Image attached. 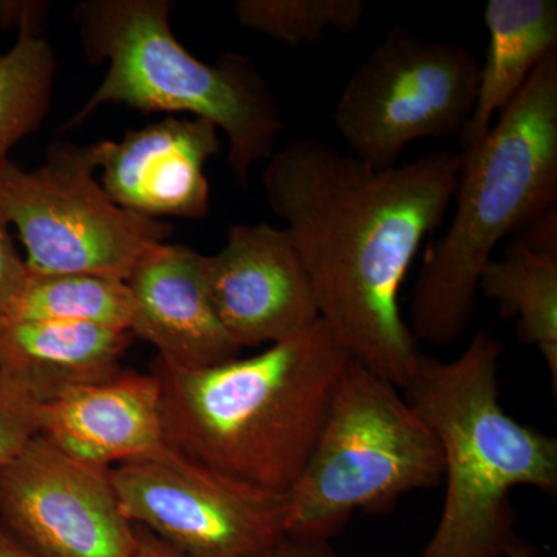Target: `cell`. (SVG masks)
<instances>
[{
    "label": "cell",
    "mask_w": 557,
    "mask_h": 557,
    "mask_svg": "<svg viewBox=\"0 0 557 557\" xmlns=\"http://www.w3.org/2000/svg\"><path fill=\"white\" fill-rule=\"evenodd\" d=\"M101 186L119 207L150 219H203L209 211L205 166L222 150L208 120L168 119L126 131L119 141L87 148Z\"/></svg>",
    "instance_id": "12"
},
{
    "label": "cell",
    "mask_w": 557,
    "mask_h": 557,
    "mask_svg": "<svg viewBox=\"0 0 557 557\" xmlns=\"http://www.w3.org/2000/svg\"><path fill=\"white\" fill-rule=\"evenodd\" d=\"M504 348L480 332L453 361L421 354L401 391L437 438L445 467V505L420 557H509L530 548L516 531L511 491L556 494L557 440L502 406Z\"/></svg>",
    "instance_id": "3"
},
{
    "label": "cell",
    "mask_w": 557,
    "mask_h": 557,
    "mask_svg": "<svg viewBox=\"0 0 557 557\" xmlns=\"http://www.w3.org/2000/svg\"><path fill=\"white\" fill-rule=\"evenodd\" d=\"M42 403L27 380L0 368V465L11 460L38 435Z\"/></svg>",
    "instance_id": "21"
},
{
    "label": "cell",
    "mask_w": 557,
    "mask_h": 557,
    "mask_svg": "<svg viewBox=\"0 0 557 557\" xmlns=\"http://www.w3.org/2000/svg\"><path fill=\"white\" fill-rule=\"evenodd\" d=\"M0 557H44L25 547L0 523Z\"/></svg>",
    "instance_id": "25"
},
{
    "label": "cell",
    "mask_w": 557,
    "mask_h": 557,
    "mask_svg": "<svg viewBox=\"0 0 557 557\" xmlns=\"http://www.w3.org/2000/svg\"><path fill=\"white\" fill-rule=\"evenodd\" d=\"M87 148L60 143L27 171L0 164V211L25 248L32 274H97L126 281L172 226L119 207L95 177Z\"/></svg>",
    "instance_id": "7"
},
{
    "label": "cell",
    "mask_w": 557,
    "mask_h": 557,
    "mask_svg": "<svg viewBox=\"0 0 557 557\" xmlns=\"http://www.w3.org/2000/svg\"><path fill=\"white\" fill-rule=\"evenodd\" d=\"M234 16L244 27L282 46H318L329 30L354 35L364 20L361 0H237Z\"/></svg>",
    "instance_id": "20"
},
{
    "label": "cell",
    "mask_w": 557,
    "mask_h": 557,
    "mask_svg": "<svg viewBox=\"0 0 557 557\" xmlns=\"http://www.w3.org/2000/svg\"><path fill=\"white\" fill-rule=\"evenodd\" d=\"M351 357L319 319L255 357L199 370L156 358L164 442L231 478L285 494L306 468Z\"/></svg>",
    "instance_id": "2"
},
{
    "label": "cell",
    "mask_w": 557,
    "mask_h": 557,
    "mask_svg": "<svg viewBox=\"0 0 557 557\" xmlns=\"http://www.w3.org/2000/svg\"><path fill=\"white\" fill-rule=\"evenodd\" d=\"M479 73L467 47L391 28L341 91L336 131L355 159L395 166L417 139L463 134L478 100Z\"/></svg>",
    "instance_id": "8"
},
{
    "label": "cell",
    "mask_w": 557,
    "mask_h": 557,
    "mask_svg": "<svg viewBox=\"0 0 557 557\" xmlns=\"http://www.w3.org/2000/svg\"><path fill=\"white\" fill-rule=\"evenodd\" d=\"M479 289L497 302L502 318H518L520 343L541 351L556 395L557 249L536 247L516 236L500 259L490 260Z\"/></svg>",
    "instance_id": "17"
},
{
    "label": "cell",
    "mask_w": 557,
    "mask_h": 557,
    "mask_svg": "<svg viewBox=\"0 0 557 557\" xmlns=\"http://www.w3.org/2000/svg\"><path fill=\"white\" fill-rule=\"evenodd\" d=\"M170 0H87L73 10L81 47L94 64L108 62L100 86L65 129L106 104L141 112L189 113L211 121L228 138V164L237 185L276 152L285 129L276 97L245 54H220L208 64L175 38Z\"/></svg>",
    "instance_id": "5"
},
{
    "label": "cell",
    "mask_w": 557,
    "mask_h": 557,
    "mask_svg": "<svg viewBox=\"0 0 557 557\" xmlns=\"http://www.w3.org/2000/svg\"><path fill=\"white\" fill-rule=\"evenodd\" d=\"M209 299L240 348L282 343L319 321L313 289L287 231L233 225L223 248L201 255Z\"/></svg>",
    "instance_id": "11"
},
{
    "label": "cell",
    "mask_w": 557,
    "mask_h": 557,
    "mask_svg": "<svg viewBox=\"0 0 557 557\" xmlns=\"http://www.w3.org/2000/svg\"><path fill=\"white\" fill-rule=\"evenodd\" d=\"M483 20L486 58L480 67L474 112L460 135L463 150L485 137L534 69L557 51L556 0H490Z\"/></svg>",
    "instance_id": "16"
},
{
    "label": "cell",
    "mask_w": 557,
    "mask_h": 557,
    "mask_svg": "<svg viewBox=\"0 0 557 557\" xmlns=\"http://www.w3.org/2000/svg\"><path fill=\"white\" fill-rule=\"evenodd\" d=\"M138 544L134 557H186L177 549L171 548L148 530L137 527ZM260 557H338L329 542L302 541V539L287 537Z\"/></svg>",
    "instance_id": "22"
},
{
    "label": "cell",
    "mask_w": 557,
    "mask_h": 557,
    "mask_svg": "<svg viewBox=\"0 0 557 557\" xmlns=\"http://www.w3.org/2000/svg\"><path fill=\"white\" fill-rule=\"evenodd\" d=\"M131 332L157 348V358L180 370H199L237 358L209 299L201 255L168 242L149 248L126 278Z\"/></svg>",
    "instance_id": "13"
},
{
    "label": "cell",
    "mask_w": 557,
    "mask_h": 557,
    "mask_svg": "<svg viewBox=\"0 0 557 557\" xmlns=\"http://www.w3.org/2000/svg\"><path fill=\"white\" fill-rule=\"evenodd\" d=\"M134 339L129 330L0 317V368L27 380L46 403L65 388L112 379Z\"/></svg>",
    "instance_id": "15"
},
{
    "label": "cell",
    "mask_w": 557,
    "mask_h": 557,
    "mask_svg": "<svg viewBox=\"0 0 557 557\" xmlns=\"http://www.w3.org/2000/svg\"><path fill=\"white\" fill-rule=\"evenodd\" d=\"M454 199L453 222L424 255L410 300V332L431 346H449L467 333L497 245L556 208L557 51L534 69L485 137L461 152Z\"/></svg>",
    "instance_id": "4"
},
{
    "label": "cell",
    "mask_w": 557,
    "mask_h": 557,
    "mask_svg": "<svg viewBox=\"0 0 557 557\" xmlns=\"http://www.w3.org/2000/svg\"><path fill=\"white\" fill-rule=\"evenodd\" d=\"M28 270L10 233V223L0 211V314L5 313L11 300L27 281Z\"/></svg>",
    "instance_id": "23"
},
{
    "label": "cell",
    "mask_w": 557,
    "mask_h": 557,
    "mask_svg": "<svg viewBox=\"0 0 557 557\" xmlns=\"http://www.w3.org/2000/svg\"><path fill=\"white\" fill-rule=\"evenodd\" d=\"M38 434L98 467L148 457L166 446L159 381L121 369L100 383L65 388L40 405Z\"/></svg>",
    "instance_id": "14"
},
{
    "label": "cell",
    "mask_w": 557,
    "mask_h": 557,
    "mask_svg": "<svg viewBox=\"0 0 557 557\" xmlns=\"http://www.w3.org/2000/svg\"><path fill=\"white\" fill-rule=\"evenodd\" d=\"M509 557H534V549L533 547L520 549V552L516 553V555Z\"/></svg>",
    "instance_id": "26"
},
{
    "label": "cell",
    "mask_w": 557,
    "mask_h": 557,
    "mask_svg": "<svg viewBox=\"0 0 557 557\" xmlns=\"http://www.w3.org/2000/svg\"><path fill=\"white\" fill-rule=\"evenodd\" d=\"M49 10V3L39 0H0V30L39 32Z\"/></svg>",
    "instance_id": "24"
},
{
    "label": "cell",
    "mask_w": 557,
    "mask_h": 557,
    "mask_svg": "<svg viewBox=\"0 0 557 557\" xmlns=\"http://www.w3.org/2000/svg\"><path fill=\"white\" fill-rule=\"evenodd\" d=\"M437 438L398 387L355 361L341 376L321 434L285 493V533L329 542L357 511H387L443 479Z\"/></svg>",
    "instance_id": "6"
},
{
    "label": "cell",
    "mask_w": 557,
    "mask_h": 557,
    "mask_svg": "<svg viewBox=\"0 0 557 557\" xmlns=\"http://www.w3.org/2000/svg\"><path fill=\"white\" fill-rule=\"evenodd\" d=\"M57 54L40 32L21 30L0 53V164L46 120L57 79Z\"/></svg>",
    "instance_id": "19"
},
{
    "label": "cell",
    "mask_w": 557,
    "mask_h": 557,
    "mask_svg": "<svg viewBox=\"0 0 557 557\" xmlns=\"http://www.w3.org/2000/svg\"><path fill=\"white\" fill-rule=\"evenodd\" d=\"M0 317L75 322L131 332L132 296L123 278L28 273L16 298Z\"/></svg>",
    "instance_id": "18"
},
{
    "label": "cell",
    "mask_w": 557,
    "mask_h": 557,
    "mask_svg": "<svg viewBox=\"0 0 557 557\" xmlns=\"http://www.w3.org/2000/svg\"><path fill=\"white\" fill-rule=\"evenodd\" d=\"M121 511L186 557H260L285 533V494L242 482L171 446L112 468Z\"/></svg>",
    "instance_id": "9"
},
{
    "label": "cell",
    "mask_w": 557,
    "mask_h": 557,
    "mask_svg": "<svg viewBox=\"0 0 557 557\" xmlns=\"http://www.w3.org/2000/svg\"><path fill=\"white\" fill-rule=\"evenodd\" d=\"M0 523L44 557H134L138 544L112 468L69 456L39 434L0 465Z\"/></svg>",
    "instance_id": "10"
},
{
    "label": "cell",
    "mask_w": 557,
    "mask_h": 557,
    "mask_svg": "<svg viewBox=\"0 0 557 557\" xmlns=\"http://www.w3.org/2000/svg\"><path fill=\"white\" fill-rule=\"evenodd\" d=\"M461 153L431 150L375 168L319 138L276 150L262 175L313 289L319 319L355 361L399 391L420 348L398 295L456 196Z\"/></svg>",
    "instance_id": "1"
}]
</instances>
